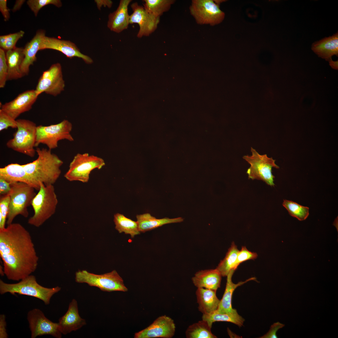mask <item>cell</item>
<instances>
[{"label":"cell","instance_id":"cell-43","mask_svg":"<svg viewBox=\"0 0 338 338\" xmlns=\"http://www.w3.org/2000/svg\"><path fill=\"white\" fill-rule=\"evenodd\" d=\"M10 184L0 178V194L3 196L8 194L11 190Z\"/></svg>","mask_w":338,"mask_h":338},{"label":"cell","instance_id":"cell-32","mask_svg":"<svg viewBox=\"0 0 338 338\" xmlns=\"http://www.w3.org/2000/svg\"><path fill=\"white\" fill-rule=\"evenodd\" d=\"M144 7L149 13L160 17L168 11L175 3L174 0H144Z\"/></svg>","mask_w":338,"mask_h":338},{"label":"cell","instance_id":"cell-28","mask_svg":"<svg viewBox=\"0 0 338 338\" xmlns=\"http://www.w3.org/2000/svg\"><path fill=\"white\" fill-rule=\"evenodd\" d=\"M115 229L120 233L129 234L132 238L140 234L137 221L129 218L122 214L116 213L114 215Z\"/></svg>","mask_w":338,"mask_h":338},{"label":"cell","instance_id":"cell-35","mask_svg":"<svg viewBox=\"0 0 338 338\" xmlns=\"http://www.w3.org/2000/svg\"><path fill=\"white\" fill-rule=\"evenodd\" d=\"M27 4L36 17L40 10L46 5L52 4L58 8L62 6V3L60 0H28Z\"/></svg>","mask_w":338,"mask_h":338},{"label":"cell","instance_id":"cell-19","mask_svg":"<svg viewBox=\"0 0 338 338\" xmlns=\"http://www.w3.org/2000/svg\"><path fill=\"white\" fill-rule=\"evenodd\" d=\"M58 323L61 333L64 335L75 331L86 325L85 320L79 315L77 302L75 299L70 302L67 311L59 319Z\"/></svg>","mask_w":338,"mask_h":338},{"label":"cell","instance_id":"cell-38","mask_svg":"<svg viewBox=\"0 0 338 338\" xmlns=\"http://www.w3.org/2000/svg\"><path fill=\"white\" fill-rule=\"evenodd\" d=\"M16 120L0 109V131L7 129L8 127L17 128V124Z\"/></svg>","mask_w":338,"mask_h":338},{"label":"cell","instance_id":"cell-24","mask_svg":"<svg viewBox=\"0 0 338 338\" xmlns=\"http://www.w3.org/2000/svg\"><path fill=\"white\" fill-rule=\"evenodd\" d=\"M5 52L8 69V80L17 79L24 76L21 69L24 57L23 48L16 47Z\"/></svg>","mask_w":338,"mask_h":338},{"label":"cell","instance_id":"cell-27","mask_svg":"<svg viewBox=\"0 0 338 338\" xmlns=\"http://www.w3.org/2000/svg\"><path fill=\"white\" fill-rule=\"evenodd\" d=\"M136 218L139 231L140 232L143 233L153 230L165 224L180 223L183 221V219L181 217L157 219L148 213L137 215Z\"/></svg>","mask_w":338,"mask_h":338},{"label":"cell","instance_id":"cell-3","mask_svg":"<svg viewBox=\"0 0 338 338\" xmlns=\"http://www.w3.org/2000/svg\"><path fill=\"white\" fill-rule=\"evenodd\" d=\"M61 290V288L58 286L50 288L41 285L38 283L36 277L32 274L15 283H8L0 279L1 294L9 293L13 295L18 294L29 296L42 300L46 305H49L53 296Z\"/></svg>","mask_w":338,"mask_h":338},{"label":"cell","instance_id":"cell-11","mask_svg":"<svg viewBox=\"0 0 338 338\" xmlns=\"http://www.w3.org/2000/svg\"><path fill=\"white\" fill-rule=\"evenodd\" d=\"M189 9L196 23L200 25L214 26L221 23L225 18V13L215 0H193Z\"/></svg>","mask_w":338,"mask_h":338},{"label":"cell","instance_id":"cell-33","mask_svg":"<svg viewBox=\"0 0 338 338\" xmlns=\"http://www.w3.org/2000/svg\"><path fill=\"white\" fill-rule=\"evenodd\" d=\"M283 205L287 210L290 215L300 221L305 220L309 215L308 207L301 205L295 202L284 200Z\"/></svg>","mask_w":338,"mask_h":338},{"label":"cell","instance_id":"cell-14","mask_svg":"<svg viewBox=\"0 0 338 338\" xmlns=\"http://www.w3.org/2000/svg\"><path fill=\"white\" fill-rule=\"evenodd\" d=\"M131 7L132 13L130 16V24L137 23L139 27L137 37L141 38L148 36L153 33L157 28L160 17L154 16L148 12L144 7L137 3L132 4Z\"/></svg>","mask_w":338,"mask_h":338},{"label":"cell","instance_id":"cell-2","mask_svg":"<svg viewBox=\"0 0 338 338\" xmlns=\"http://www.w3.org/2000/svg\"><path fill=\"white\" fill-rule=\"evenodd\" d=\"M38 157L33 161L23 164L27 172L40 183L45 186L53 185L61 173L63 161L51 150L37 147Z\"/></svg>","mask_w":338,"mask_h":338},{"label":"cell","instance_id":"cell-25","mask_svg":"<svg viewBox=\"0 0 338 338\" xmlns=\"http://www.w3.org/2000/svg\"><path fill=\"white\" fill-rule=\"evenodd\" d=\"M311 49L319 57L329 60L331 57L338 54V32L331 36L325 37L314 42Z\"/></svg>","mask_w":338,"mask_h":338},{"label":"cell","instance_id":"cell-41","mask_svg":"<svg viewBox=\"0 0 338 338\" xmlns=\"http://www.w3.org/2000/svg\"><path fill=\"white\" fill-rule=\"evenodd\" d=\"M8 336L7 331V322L4 314L0 315V338H7Z\"/></svg>","mask_w":338,"mask_h":338},{"label":"cell","instance_id":"cell-9","mask_svg":"<svg viewBox=\"0 0 338 338\" xmlns=\"http://www.w3.org/2000/svg\"><path fill=\"white\" fill-rule=\"evenodd\" d=\"M251 151V156L247 155L243 157L250 165L246 172L248 179L262 180L268 185L274 186L275 177L272 174V168H279L275 163V160L268 157L266 154H260L252 147Z\"/></svg>","mask_w":338,"mask_h":338},{"label":"cell","instance_id":"cell-7","mask_svg":"<svg viewBox=\"0 0 338 338\" xmlns=\"http://www.w3.org/2000/svg\"><path fill=\"white\" fill-rule=\"evenodd\" d=\"M75 280L78 283H86L90 286L97 287L105 292H126L128 291L122 278L115 270L100 274L86 270H79L75 273Z\"/></svg>","mask_w":338,"mask_h":338},{"label":"cell","instance_id":"cell-34","mask_svg":"<svg viewBox=\"0 0 338 338\" xmlns=\"http://www.w3.org/2000/svg\"><path fill=\"white\" fill-rule=\"evenodd\" d=\"M24 34V31L21 30L16 33L0 36V46L5 52L16 47V44L19 39Z\"/></svg>","mask_w":338,"mask_h":338},{"label":"cell","instance_id":"cell-16","mask_svg":"<svg viewBox=\"0 0 338 338\" xmlns=\"http://www.w3.org/2000/svg\"><path fill=\"white\" fill-rule=\"evenodd\" d=\"M38 96L35 90H26L10 101L4 104L0 103L1 109L16 120L21 114L32 109Z\"/></svg>","mask_w":338,"mask_h":338},{"label":"cell","instance_id":"cell-46","mask_svg":"<svg viewBox=\"0 0 338 338\" xmlns=\"http://www.w3.org/2000/svg\"><path fill=\"white\" fill-rule=\"evenodd\" d=\"M330 65L333 68L337 69L338 68V61H334L332 60H330Z\"/></svg>","mask_w":338,"mask_h":338},{"label":"cell","instance_id":"cell-42","mask_svg":"<svg viewBox=\"0 0 338 338\" xmlns=\"http://www.w3.org/2000/svg\"><path fill=\"white\" fill-rule=\"evenodd\" d=\"M7 0H0V11L5 21H8L10 17L9 9L7 7Z\"/></svg>","mask_w":338,"mask_h":338},{"label":"cell","instance_id":"cell-39","mask_svg":"<svg viewBox=\"0 0 338 338\" xmlns=\"http://www.w3.org/2000/svg\"><path fill=\"white\" fill-rule=\"evenodd\" d=\"M258 257V254L255 252L249 251L246 247L243 246L240 250H239L237 255L236 267L237 268L239 264L246 261L249 260H254Z\"/></svg>","mask_w":338,"mask_h":338},{"label":"cell","instance_id":"cell-45","mask_svg":"<svg viewBox=\"0 0 338 338\" xmlns=\"http://www.w3.org/2000/svg\"><path fill=\"white\" fill-rule=\"evenodd\" d=\"M25 1L23 0H16L12 9L13 12H15L19 9Z\"/></svg>","mask_w":338,"mask_h":338},{"label":"cell","instance_id":"cell-6","mask_svg":"<svg viewBox=\"0 0 338 338\" xmlns=\"http://www.w3.org/2000/svg\"><path fill=\"white\" fill-rule=\"evenodd\" d=\"M16 120L17 130L13 134V137L7 141L6 145L9 148L33 158L36 152L34 148L37 126L34 122L28 120Z\"/></svg>","mask_w":338,"mask_h":338},{"label":"cell","instance_id":"cell-29","mask_svg":"<svg viewBox=\"0 0 338 338\" xmlns=\"http://www.w3.org/2000/svg\"><path fill=\"white\" fill-rule=\"evenodd\" d=\"M202 320L206 321L212 326L213 323L217 321L230 322L239 327L243 325L244 319L237 313L236 309L228 313H219L216 310L209 314L203 315Z\"/></svg>","mask_w":338,"mask_h":338},{"label":"cell","instance_id":"cell-22","mask_svg":"<svg viewBox=\"0 0 338 338\" xmlns=\"http://www.w3.org/2000/svg\"><path fill=\"white\" fill-rule=\"evenodd\" d=\"M222 276L216 269L202 270L196 272L192 278L194 285L216 291L220 287Z\"/></svg>","mask_w":338,"mask_h":338},{"label":"cell","instance_id":"cell-8","mask_svg":"<svg viewBox=\"0 0 338 338\" xmlns=\"http://www.w3.org/2000/svg\"><path fill=\"white\" fill-rule=\"evenodd\" d=\"M105 165L101 158L88 153H77L70 163L64 177L70 182H87L91 172L94 169H100Z\"/></svg>","mask_w":338,"mask_h":338},{"label":"cell","instance_id":"cell-26","mask_svg":"<svg viewBox=\"0 0 338 338\" xmlns=\"http://www.w3.org/2000/svg\"><path fill=\"white\" fill-rule=\"evenodd\" d=\"M235 271L231 270L227 277V282L224 292L222 299L220 300L219 306L216 310L219 313H228L233 311L235 309L232 306V299L233 293L235 289L247 282L256 280L255 277L248 279L244 281H240L237 284L233 283L232 280V276Z\"/></svg>","mask_w":338,"mask_h":338},{"label":"cell","instance_id":"cell-36","mask_svg":"<svg viewBox=\"0 0 338 338\" xmlns=\"http://www.w3.org/2000/svg\"><path fill=\"white\" fill-rule=\"evenodd\" d=\"M10 197L8 194L2 196L0 199V229L5 228L9 211Z\"/></svg>","mask_w":338,"mask_h":338},{"label":"cell","instance_id":"cell-20","mask_svg":"<svg viewBox=\"0 0 338 338\" xmlns=\"http://www.w3.org/2000/svg\"><path fill=\"white\" fill-rule=\"evenodd\" d=\"M131 0H121L117 9L109 15L107 27L111 31L120 33L127 29L130 24L128 7Z\"/></svg>","mask_w":338,"mask_h":338},{"label":"cell","instance_id":"cell-18","mask_svg":"<svg viewBox=\"0 0 338 338\" xmlns=\"http://www.w3.org/2000/svg\"><path fill=\"white\" fill-rule=\"evenodd\" d=\"M0 178L9 183L22 182L27 184L39 191L40 183L26 172L23 165L11 163L0 168Z\"/></svg>","mask_w":338,"mask_h":338},{"label":"cell","instance_id":"cell-23","mask_svg":"<svg viewBox=\"0 0 338 338\" xmlns=\"http://www.w3.org/2000/svg\"><path fill=\"white\" fill-rule=\"evenodd\" d=\"M216 291L204 288H197L196 294L198 309L203 315L210 314L216 310L220 300L216 296Z\"/></svg>","mask_w":338,"mask_h":338},{"label":"cell","instance_id":"cell-12","mask_svg":"<svg viewBox=\"0 0 338 338\" xmlns=\"http://www.w3.org/2000/svg\"><path fill=\"white\" fill-rule=\"evenodd\" d=\"M64 87L62 67L60 63H57L43 72L35 90L38 96L44 92L55 96L64 90Z\"/></svg>","mask_w":338,"mask_h":338},{"label":"cell","instance_id":"cell-1","mask_svg":"<svg viewBox=\"0 0 338 338\" xmlns=\"http://www.w3.org/2000/svg\"><path fill=\"white\" fill-rule=\"evenodd\" d=\"M0 256L5 275L18 281L37 269L39 260L29 231L18 223L0 229Z\"/></svg>","mask_w":338,"mask_h":338},{"label":"cell","instance_id":"cell-5","mask_svg":"<svg viewBox=\"0 0 338 338\" xmlns=\"http://www.w3.org/2000/svg\"><path fill=\"white\" fill-rule=\"evenodd\" d=\"M11 190L9 193L10 200L6 223H13L15 218L21 215L28 217V207L31 205L33 199L36 195L33 187L25 183L15 182L10 183Z\"/></svg>","mask_w":338,"mask_h":338},{"label":"cell","instance_id":"cell-44","mask_svg":"<svg viewBox=\"0 0 338 338\" xmlns=\"http://www.w3.org/2000/svg\"><path fill=\"white\" fill-rule=\"evenodd\" d=\"M97 7L99 9H100L102 6L104 7H107L109 8L111 7L112 5V2L109 0H96L95 1Z\"/></svg>","mask_w":338,"mask_h":338},{"label":"cell","instance_id":"cell-31","mask_svg":"<svg viewBox=\"0 0 338 338\" xmlns=\"http://www.w3.org/2000/svg\"><path fill=\"white\" fill-rule=\"evenodd\" d=\"M211 327L206 320H202L188 326L185 334L187 338H215L211 332Z\"/></svg>","mask_w":338,"mask_h":338},{"label":"cell","instance_id":"cell-40","mask_svg":"<svg viewBox=\"0 0 338 338\" xmlns=\"http://www.w3.org/2000/svg\"><path fill=\"white\" fill-rule=\"evenodd\" d=\"M284 326L283 324L278 322L273 324L270 327L269 331L262 336L261 338H277L276 332L278 330Z\"/></svg>","mask_w":338,"mask_h":338},{"label":"cell","instance_id":"cell-37","mask_svg":"<svg viewBox=\"0 0 338 338\" xmlns=\"http://www.w3.org/2000/svg\"><path fill=\"white\" fill-rule=\"evenodd\" d=\"M8 69L5 51L0 49V88H3L8 80Z\"/></svg>","mask_w":338,"mask_h":338},{"label":"cell","instance_id":"cell-30","mask_svg":"<svg viewBox=\"0 0 338 338\" xmlns=\"http://www.w3.org/2000/svg\"><path fill=\"white\" fill-rule=\"evenodd\" d=\"M238 251L237 246L233 242L225 257L216 268L222 276H227L231 270L235 271L237 269L236 265Z\"/></svg>","mask_w":338,"mask_h":338},{"label":"cell","instance_id":"cell-13","mask_svg":"<svg viewBox=\"0 0 338 338\" xmlns=\"http://www.w3.org/2000/svg\"><path fill=\"white\" fill-rule=\"evenodd\" d=\"M27 319L31 331V338L44 335H50L56 338H61V333L58 323L47 318L40 309L34 308L29 311Z\"/></svg>","mask_w":338,"mask_h":338},{"label":"cell","instance_id":"cell-4","mask_svg":"<svg viewBox=\"0 0 338 338\" xmlns=\"http://www.w3.org/2000/svg\"><path fill=\"white\" fill-rule=\"evenodd\" d=\"M58 200L53 185L40 183V188L33 198L31 205L34 211L28 223L36 227L41 226L55 213Z\"/></svg>","mask_w":338,"mask_h":338},{"label":"cell","instance_id":"cell-21","mask_svg":"<svg viewBox=\"0 0 338 338\" xmlns=\"http://www.w3.org/2000/svg\"><path fill=\"white\" fill-rule=\"evenodd\" d=\"M45 36V32L43 29L38 30L33 38L28 42L23 48L24 55L21 69L23 76L29 74L30 66L37 60L36 55L40 50L41 42Z\"/></svg>","mask_w":338,"mask_h":338},{"label":"cell","instance_id":"cell-47","mask_svg":"<svg viewBox=\"0 0 338 338\" xmlns=\"http://www.w3.org/2000/svg\"><path fill=\"white\" fill-rule=\"evenodd\" d=\"M0 274L1 276H2L5 275L3 266H1V265L0 266Z\"/></svg>","mask_w":338,"mask_h":338},{"label":"cell","instance_id":"cell-10","mask_svg":"<svg viewBox=\"0 0 338 338\" xmlns=\"http://www.w3.org/2000/svg\"><path fill=\"white\" fill-rule=\"evenodd\" d=\"M71 123L67 120L60 123L48 126H37L35 147L44 144L51 150L58 147V142L62 140L70 141H74L70 132L72 130Z\"/></svg>","mask_w":338,"mask_h":338},{"label":"cell","instance_id":"cell-15","mask_svg":"<svg viewBox=\"0 0 338 338\" xmlns=\"http://www.w3.org/2000/svg\"><path fill=\"white\" fill-rule=\"evenodd\" d=\"M175 324L174 320L166 315L159 316L146 328L134 335L135 338H171L175 334Z\"/></svg>","mask_w":338,"mask_h":338},{"label":"cell","instance_id":"cell-17","mask_svg":"<svg viewBox=\"0 0 338 338\" xmlns=\"http://www.w3.org/2000/svg\"><path fill=\"white\" fill-rule=\"evenodd\" d=\"M46 49L58 51L70 59L74 57L81 58L87 64L93 62L91 58L81 53L76 44L70 41L45 36L41 42L40 50Z\"/></svg>","mask_w":338,"mask_h":338}]
</instances>
